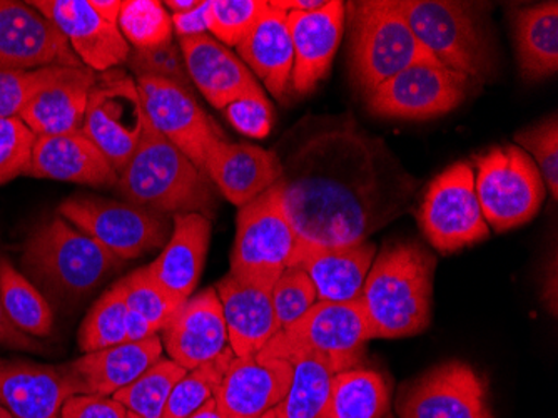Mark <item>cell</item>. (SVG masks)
Masks as SVG:
<instances>
[{
  "label": "cell",
  "instance_id": "1",
  "mask_svg": "<svg viewBox=\"0 0 558 418\" xmlns=\"http://www.w3.org/2000/svg\"><path fill=\"white\" fill-rule=\"evenodd\" d=\"M435 260L415 243L385 248L373 261L359 303L373 339L422 333L432 317Z\"/></svg>",
  "mask_w": 558,
  "mask_h": 418
},
{
  "label": "cell",
  "instance_id": "2",
  "mask_svg": "<svg viewBox=\"0 0 558 418\" xmlns=\"http://www.w3.org/2000/svg\"><path fill=\"white\" fill-rule=\"evenodd\" d=\"M21 261L37 290L61 304L83 300L125 263L62 216L31 232Z\"/></svg>",
  "mask_w": 558,
  "mask_h": 418
},
{
  "label": "cell",
  "instance_id": "3",
  "mask_svg": "<svg viewBox=\"0 0 558 418\" xmlns=\"http://www.w3.org/2000/svg\"><path fill=\"white\" fill-rule=\"evenodd\" d=\"M128 203L159 215L211 212L215 196L205 171L166 140L149 119L140 146L114 184Z\"/></svg>",
  "mask_w": 558,
  "mask_h": 418
},
{
  "label": "cell",
  "instance_id": "4",
  "mask_svg": "<svg viewBox=\"0 0 558 418\" xmlns=\"http://www.w3.org/2000/svg\"><path fill=\"white\" fill-rule=\"evenodd\" d=\"M350 5L351 77L366 96L398 72L435 61L410 29L395 0Z\"/></svg>",
  "mask_w": 558,
  "mask_h": 418
},
{
  "label": "cell",
  "instance_id": "5",
  "mask_svg": "<svg viewBox=\"0 0 558 418\" xmlns=\"http://www.w3.org/2000/svg\"><path fill=\"white\" fill-rule=\"evenodd\" d=\"M398 11L428 55L470 81L492 72V50L484 19L475 4L450 0H395Z\"/></svg>",
  "mask_w": 558,
  "mask_h": 418
},
{
  "label": "cell",
  "instance_id": "6",
  "mask_svg": "<svg viewBox=\"0 0 558 418\" xmlns=\"http://www.w3.org/2000/svg\"><path fill=\"white\" fill-rule=\"evenodd\" d=\"M303 244L288 218L283 188L278 181L240 207L230 275L272 286L284 270L296 265Z\"/></svg>",
  "mask_w": 558,
  "mask_h": 418
},
{
  "label": "cell",
  "instance_id": "7",
  "mask_svg": "<svg viewBox=\"0 0 558 418\" xmlns=\"http://www.w3.org/2000/svg\"><path fill=\"white\" fill-rule=\"evenodd\" d=\"M475 193L495 231L525 225L541 212L547 188L534 159L522 147H492L473 158Z\"/></svg>",
  "mask_w": 558,
  "mask_h": 418
},
{
  "label": "cell",
  "instance_id": "8",
  "mask_svg": "<svg viewBox=\"0 0 558 418\" xmlns=\"http://www.w3.org/2000/svg\"><path fill=\"white\" fill-rule=\"evenodd\" d=\"M59 213L122 261L165 247L171 231L168 216L105 198H69L59 206Z\"/></svg>",
  "mask_w": 558,
  "mask_h": 418
},
{
  "label": "cell",
  "instance_id": "9",
  "mask_svg": "<svg viewBox=\"0 0 558 418\" xmlns=\"http://www.w3.org/2000/svg\"><path fill=\"white\" fill-rule=\"evenodd\" d=\"M146 121L140 91L131 75L119 69L96 74L81 131L99 147L118 175L136 153Z\"/></svg>",
  "mask_w": 558,
  "mask_h": 418
},
{
  "label": "cell",
  "instance_id": "10",
  "mask_svg": "<svg viewBox=\"0 0 558 418\" xmlns=\"http://www.w3.org/2000/svg\"><path fill=\"white\" fill-rule=\"evenodd\" d=\"M418 223L426 240L440 253L487 240L490 226L476 198L472 165H451L432 181L420 206Z\"/></svg>",
  "mask_w": 558,
  "mask_h": 418
},
{
  "label": "cell",
  "instance_id": "11",
  "mask_svg": "<svg viewBox=\"0 0 558 418\" xmlns=\"http://www.w3.org/2000/svg\"><path fill=\"white\" fill-rule=\"evenodd\" d=\"M470 83L440 62H420L379 84L366 99L369 111L381 118L434 119L459 108Z\"/></svg>",
  "mask_w": 558,
  "mask_h": 418
},
{
  "label": "cell",
  "instance_id": "12",
  "mask_svg": "<svg viewBox=\"0 0 558 418\" xmlns=\"http://www.w3.org/2000/svg\"><path fill=\"white\" fill-rule=\"evenodd\" d=\"M276 336L284 344L318 355L337 373L356 367L365 345L373 339L359 301H316L306 315L287 330H279Z\"/></svg>",
  "mask_w": 558,
  "mask_h": 418
},
{
  "label": "cell",
  "instance_id": "13",
  "mask_svg": "<svg viewBox=\"0 0 558 418\" xmlns=\"http://www.w3.org/2000/svg\"><path fill=\"white\" fill-rule=\"evenodd\" d=\"M136 84L150 124L205 171L206 153L221 136L190 89L153 75H140Z\"/></svg>",
  "mask_w": 558,
  "mask_h": 418
},
{
  "label": "cell",
  "instance_id": "14",
  "mask_svg": "<svg viewBox=\"0 0 558 418\" xmlns=\"http://www.w3.org/2000/svg\"><path fill=\"white\" fill-rule=\"evenodd\" d=\"M400 418H494L484 380L470 365L448 361L407 386L398 401Z\"/></svg>",
  "mask_w": 558,
  "mask_h": 418
},
{
  "label": "cell",
  "instance_id": "15",
  "mask_svg": "<svg viewBox=\"0 0 558 418\" xmlns=\"http://www.w3.org/2000/svg\"><path fill=\"white\" fill-rule=\"evenodd\" d=\"M81 68L64 34L29 4L0 0V71Z\"/></svg>",
  "mask_w": 558,
  "mask_h": 418
},
{
  "label": "cell",
  "instance_id": "16",
  "mask_svg": "<svg viewBox=\"0 0 558 418\" xmlns=\"http://www.w3.org/2000/svg\"><path fill=\"white\" fill-rule=\"evenodd\" d=\"M293 367L284 358L251 355L228 365L215 398L226 418H262L287 397Z\"/></svg>",
  "mask_w": 558,
  "mask_h": 418
},
{
  "label": "cell",
  "instance_id": "17",
  "mask_svg": "<svg viewBox=\"0 0 558 418\" xmlns=\"http://www.w3.org/2000/svg\"><path fill=\"white\" fill-rule=\"evenodd\" d=\"M64 34L74 55L87 69L108 72L131 58V46L118 25L100 17L89 0L29 2Z\"/></svg>",
  "mask_w": 558,
  "mask_h": 418
},
{
  "label": "cell",
  "instance_id": "18",
  "mask_svg": "<svg viewBox=\"0 0 558 418\" xmlns=\"http://www.w3.org/2000/svg\"><path fill=\"white\" fill-rule=\"evenodd\" d=\"M161 342L169 358L187 372L225 354L230 338L216 288L187 298L162 329Z\"/></svg>",
  "mask_w": 558,
  "mask_h": 418
},
{
  "label": "cell",
  "instance_id": "19",
  "mask_svg": "<svg viewBox=\"0 0 558 418\" xmlns=\"http://www.w3.org/2000/svg\"><path fill=\"white\" fill-rule=\"evenodd\" d=\"M81 395L69 365L0 358V405L15 418H61L68 398Z\"/></svg>",
  "mask_w": 558,
  "mask_h": 418
},
{
  "label": "cell",
  "instance_id": "20",
  "mask_svg": "<svg viewBox=\"0 0 558 418\" xmlns=\"http://www.w3.org/2000/svg\"><path fill=\"white\" fill-rule=\"evenodd\" d=\"M344 14L347 8L340 0H329L319 11L288 12V33L294 52L291 86L296 93H312L328 75L343 37Z\"/></svg>",
  "mask_w": 558,
  "mask_h": 418
},
{
  "label": "cell",
  "instance_id": "21",
  "mask_svg": "<svg viewBox=\"0 0 558 418\" xmlns=\"http://www.w3.org/2000/svg\"><path fill=\"white\" fill-rule=\"evenodd\" d=\"M180 47L190 80L215 108L265 94L247 65L209 34L181 37Z\"/></svg>",
  "mask_w": 558,
  "mask_h": 418
},
{
  "label": "cell",
  "instance_id": "22",
  "mask_svg": "<svg viewBox=\"0 0 558 418\" xmlns=\"http://www.w3.org/2000/svg\"><path fill=\"white\" fill-rule=\"evenodd\" d=\"M284 168L272 151L255 144L216 140L205 159V172L226 200L244 206L283 178Z\"/></svg>",
  "mask_w": 558,
  "mask_h": 418
},
{
  "label": "cell",
  "instance_id": "23",
  "mask_svg": "<svg viewBox=\"0 0 558 418\" xmlns=\"http://www.w3.org/2000/svg\"><path fill=\"white\" fill-rule=\"evenodd\" d=\"M211 229V219L201 213L174 215V228L165 250L146 266L161 290L178 304H183L196 290L205 268Z\"/></svg>",
  "mask_w": 558,
  "mask_h": 418
},
{
  "label": "cell",
  "instance_id": "24",
  "mask_svg": "<svg viewBox=\"0 0 558 418\" xmlns=\"http://www.w3.org/2000/svg\"><path fill=\"white\" fill-rule=\"evenodd\" d=\"M271 290L272 286L243 282L230 273L216 285L234 357L258 355L279 332Z\"/></svg>",
  "mask_w": 558,
  "mask_h": 418
},
{
  "label": "cell",
  "instance_id": "25",
  "mask_svg": "<svg viewBox=\"0 0 558 418\" xmlns=\"http://www.w3.org/2000/svg\"><path fill=\"white\" fill-rule=\"evenodd\" d=\"M25 176L87 187H114L118 181V172L111 163L83 131L36 138Z\"/></svg>",
  "mask_w": 558,
  "mask_h": 418
},
{
  "label": "cell",
  "instance_id": "26",
  "mask_svg": "<svg viewBox=\"0 0 558 418\" xmlns=\"http://www.w3.org/2000/svg\"><path fill=\"white\" fill-rule=\"evenodd\" d=\"M375 256L376 247L368 241L347 247L303 248L296 265L308 273L318 301L356 303Z\"/></svg>",
  "mask_w": 558,
  "mask_h": 418
},
{
  "label": "cell",
  "instance_id": "27",
  "mask_svg": "<svg viewBox=\"0 0 558 418\" xmlns=\"http://www.w3.org/2000/svg\"><path fill=\"white\" fill-rule=\"evenodd\" d=\"M162 351L161 336L155 335L136 344L124 342L105 350L84 354L68 365L80 383L81 395L112 397L155 365L162 357Z\"/></svg>",
  "mask_w": 558,
  "mask_h": 418
},
{
  "label": "cell",
  "instance_id": "28",
  "mask_svg": "<svg viewBox=\"0 0 558 418\" xmlns=\"http://www.w3.org/2000/svg\"><path fill=\"white\" fill-rule=\"evenodd\" d=\"M94 83L96 72L90 69L68 68L25 106L19 118L36 138L77 133L83 128Z\"/></svg>",
  "mask_w": 558,
  "mask_h": 418
},
{
  "label": "cell",
  "instance_id": "29",
  "mask_svg": "<svg viewBox=\"0 0 558 418\" xmlns=\"http://www.w3.org/2000/svg\"><path fill=\"white\" fill-rule=\"evenodd\" d=\"M288 12L268 2L253 29L241 40L238 55L251 72H255L272 96L287 93L293 74L294 52L287 25Z\"/></svg>",
  "mask_w": 558,
  "mask_h": 418
},
{
  "label": "cell",
  "instance_id": "30",
  "mask_svg": "<svg viewBox=\"0 0 558 418\" xmlns=\"http://www.w3.org/2000/svg\"><path fill=\"white\" fill-rule=\"evenodd\" d=\"M259 354L284 358L293 367L290 390L275 408L276 418H322L337 375L329 363L312 351L284 344L276 335Z\"/></svg>",
  "mask_w": 558,
  "mask_h": 418
},
{
  "label": "cell",
  "instance_id": "31",
  "mask_svg": "<svg viewBox=\"0 0 558 418\" xmlns=\"http://www.w3.org/2000/svg\"><path fill=\"white\" fill-rule=\"evenodd\" d=\"M513 39L520 72L538 81L558 71V4L532 5L513 15Z\"/></svg>",
  "mask_w": 558,
  "mask_h": 418
},
{
  "label": "cell",
  "instance_id": "32",
  "mask_svg": "<svg viewBox=\"0 0 558 418\" xmlns=\"http://www.w3.org/2000/svg\"><path fill=\"white\" fill-rule=\"evenodd\" d=\"M390 405V390L381 373L350 369L337 373L322 418H381Z\"/></svg>",
  "mask_w": 558,
  "mask_h": 418
},
{
  "label": "cell",
  "instance_id": "33",
  "mask_svg": "<svg viewBox=\"0 0 558 418\" xmlns=\"http://www.w3.org/2000/svg\"><path fill=\"white\" fill-rule=\"evenodd\" d=\"M0 297L9 319L22 333L33 338L50 335L54 311L49 301L5 256H0Z\"/></svg>",
  "mask_w": 558,
  "mask_h": 418
},
{
  "label": "cell",
  "instance_id": "34",
  "mask_svg": "<svg viewBox=\"0 0 558 418\" xmlns=\"http://www.w3.org/2000/svg\"><path fill=\"white\" fill-rule=\"evenodd\" d=\"M187 370L171 358H159L133 383L118 390L112 398L140 418H162L169 395Z\"/></svg>",
  "mask_w": 558,
  "mask_h": 418
},
{
  "label": "cell",
  "instance_id": "35",
  "mask_svg": "<svg viewBox=\"0 0 558 418\" xmlns=\"http://www.w3.org/2000/svg\"><path fill=\"white\" fill-rule=\"evenodd\" d=\"M125 304L124 286L116 283L99 300L94 303L84 319L80 330V348L84 354L105 350L125 342Z\"/></svg>",
  "mask_w": 558,
  "mask_h": 418
},
{
  "label": "cell",
  "instance_id": "36",
  "mask_svg": "<svg viewBox=\"0 0 558 418\" xmlns=\"http://www.w3.org/2000/svg\"><path fill=\"white\" fill-rule=\"evenodd\" d=\"M233 358V350L228 348L216 360L186 372L172 389L162 418H190L194 411L199 410L209 398L215 397L219 382Z\"/></svg>",
  "mask_w": 558,
  "mask_h": 418
},
{
  "label": "cell",
  "instance_id": "37",
  "mask_svg": "<svg viewBox=\"0 0 558 418\" xmlns=\"http://www.w3.org/2000/svg\"><path fill=\"white\" fill-rule=\"evenodd\" d=\"M118 27L130 46L136 49L171 44L174 33L171 15L158 0H124Z\"/></svg>",
  "mask_w": 558,
  "mask_h": 418
},
{
  "label": "cell",
  "instance_id": "38",
  "mask_svg": "<svg viewBox=\"0 0 558 418\" xmlns=\"http://www.w3.org/2000/svg\"><path fill=\"white\" fill-rule=\"evenodd\" d=\"M266 8L265 0H209L208 31L226 47H238Z\"/></svg>",
  "mask_w": 558,
  "mask_h": 418
},
{
  "label": "cell",
  "instance_id": "39",
  "mask_svg": "<svg viewBox=\"0 0 558 418\" xmlns=\"http://www.w3.org/2000/svg\"><path fill=\"white\" fill-rule=\"evenodd\" d=\"M124 286L125 304L143 315L156 333L162 332L181 304L172 301L161 286L153 279L146 266L121 279Z\"/></svg>",
  "mask_w": 558,
  "mask_h": 418
},
{
  "label": "cell",
  "instance_id": "40",
  "mask_svg": "<svg viewBox=\"0 0 558 418\" xmlns=\"http://www.w3.org/2000/svg\"><path fill=\"white\" fill-rule=\"evenodd\" d=\"M279 330L296 323L318 301L315 285L301 266H290L276 279L271 290Z\"/></svg>",
  "mask_w": 558,
  "mask_h": 418
},
{
  "label": "cell",
  "instance_id": "41",
  "mask_svg": "<svg viewBox=\"0 0 558 418\" xmlns=\"http://www.w3.org/2000/svg\"><path fill=\"white\" fill-rule=\"evenodd\" d=\"M65 65L34 71H0V118H19L25 106L64 74Z\"/></svg>",
  "mask_w": 558,
  "mask_h": 418
},
{
  "label": "cell",
  "instance_id": "42",
  "mask_svg": "<svg viewBox=\"0 0 558 418\" xmlns=\"http://www.w3.org/2000/svg\"><path fill=\"white\" fill-rule=\"evenodd\" d=\"M515 141L534 159L544 179L545 188L554 200L558 196V122L557 118L545 119L534 128L515 134Z\"/></svg>",
  "mask_w": 558,
  "mask_h": 418
},
{
  "label": "cell",
  "instance_id": "43",
  "mask_svg": "<svg viewBox=\"0 0 558 418\" xmlns=\"http://www.w3.org/2000/svg\"><path fill=\"white\" fill-rule=\"evenodd\" d=\"M36 134L21 118H0V184L25 176L33 158Z\"/></svg>",
  "mask_w": 558,
  "mask_h": 418
},
{
  "label": "cell",
  "instance_id": "44",
  "mask_svg": "<svg viewBox=\"0 0 558 418\" xmlns=\"http://www.w3.org/2000/svg\"><path fill=\"white\" fill-rule=\"evenodd\" d=\"M222 111L231 126L244 136L265 140L271 133L275 109L265 94L234 100Z\"/></svg>",
  "mask_w": 558,
  "mask_h": 418
},
{
  "label": "cell",
  "instance_id": "45",
  "mask_svg": "<svg viewBox=\"0 0 558 418\" xmlns=\"http://www.w3.org/2000/svg\"><path fill=\"white\" fill-rule=\"evenodd\" d=\"M131 65L137 77L140 75H153V77H162V80L172 81L190 89V75H187L186 65H184L183 56L175 46L166 44V46L155 47V49H136L131 56Z\"/></svg>",
  "mask_w": 558,
  "mask_h": 418
},
{
  "label": "cell",
  "instance_id": "46",
  "mask_svg": "<svg viewBox=\"0 0 558 418\" xmlns=\"http://www.w3.org/2000/svg\"><path fill=\"white\" fill-rule=\"evenodd\" d=\"M61 418H130V411L112 397L74 395L62 405Z\"/></svg>",
  "mask_w": 558,
  "mask_h": 418
},
{
  "label": "cell",
  "instance_id": "47",
  "mask_svg": "<svg viewBox=\"0 0 558 418\" xmlns=\"http://www.w3.org/2000/svg\"><path fill=\"white\" fill-rule=\"evenodd\" d=\"M209 0H203L196 9L186 14H172V31L181 37L208 34Z\"/></svg>",
  "mask_w": 558,
  "mask_h": 418
},
{
  "label": "cell",
  "instance_id": "48",
  "mask_svg": "<svg viewBox=\"0 0 558 418\" xmlns=\"http://www.w3.org/2000/svg\"><path fill=\"white\" fill-rule=\"evenodd\" d=\"M0 345L2 347L14 348V350L37 351L40 350V344L33 336L22 333L5 313L2 297H0Z\"/></svg>",
  "mask_w": 558,
  "mask_h": 418
},
{
  "label": "cell",
  "instance_id": "49",
  "mask_svg": "<svg viewBox=\"0 0 558 418\" xmlns=\"http://www.w3.org/2000/svg\"><path fill=\"white\" fill-rule=\"evenodd\" d=\"M125 342H144V339L150 338V336L158 335L156 330L150 326V323L140 315L137 311L130 310L125 313Z\"/></svg>",
  "mask_w": 558,
  "mask_h": 418
},
{
  "label": "cell",
  "instance_id": "50",
  "mask_svg": "<svg viewBox=\"0 0 558 418\" xmlns=\"http://www.w3.org/2000/svg\"><path fill=\"white\" fill-rule=\"evenodd\" d=\"M329 0H271L272 8L284 12H313L325 8Z\"/></svg>",
  "mask_w": 558,
  "mask_h": 418
},
{
  "label": "cell",
  "instance_id": "51",
  "mask_svg": "<svg viewBox=\"0 0 558 418\" xmlns=\"http://www.w3.org/2000/svg\"><path fill=\"white\" fill-rule=\"evenodd\" d=\"M89 2L94 11H96L100 17L111 22V24L118 25L124 0H89Z\"/></svg>",
  "mask_w": 558,
  "mask_h": 418
},
{
  "label": "cell",
  "instance_id": "52",
  "mask_svg": "<svg viewBox=\"0 0 558 418\" xmlns=\"http://www.w3.org/2000/svg\"><path fill=\"white\" fill-rule=\"evenodd\" d=\"M201 4V0H168L165 8L171 9L172 14H186Z\"/></svg>",
  "mask_w": 558,
  "mask_h": 418
},
{
  "label": "cell",
  "instance_id": "53",
  "mask_svg": "<svg viewBox=\"0 0 558 418\" xmlns=\"http://www.w3.org/2000/svg\"><path fill=\"white\" fill-rule=\"evenodd\" d=\"M190 418H226L225 415L219 410L218 404H216V398H209L199 410L194 411Z\"/></svg>",
  "mask_w": 558,
  "mask_h": 418
},
{
  "label": "cell",
  "instance_id": "54",
  "mask_svg": "<svg viewBox=\"0 0 558 418\" xmlns=\"http://www.w3.org/2000/svg\"><path fill=\"white\" fill-rule=\"evenodd\" d=\"M0 418H15L14 415L11 414V411L8 410V408L2 407L0 405Z\"/></svg>",
  "mask_w": 558,
  "mask_h": 418
},
{
  "label": "cell",
  "instance_id": "55",
  "mask_svg": "<svg viewBox=\"0 0 558 418\" xmlns=\"http://www.w3.org/2000/svg\"><path fill=\"white\" fill-rule=\"evenodd\" d=\"M262 418H276L275 410L268 411V414H266L265 417Z\"/></svg>",
  "mask_w": 558,
  "mask_h": 418
},
{
  "label": "cell",
  "instance_id": "56",
  "mask_svg": "<svg viewBox=\"0 0 558 418\" xmlns=\"http://www.w3.org/2000/svg\"><path fill=\"white\" fill-rule=\"evenodd\" d=\"M130 418H140V417H136V415L131 414V411H130Z\"/></svg>",
  "mask_w": 558,
  "mask_h": 418
}]
</instances>
